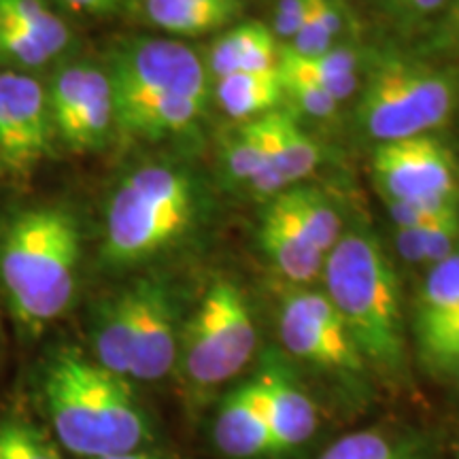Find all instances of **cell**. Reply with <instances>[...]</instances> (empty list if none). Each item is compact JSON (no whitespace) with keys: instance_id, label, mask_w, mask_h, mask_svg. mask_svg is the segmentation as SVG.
<instances>
[{"instance_id":"28","label":"cell","mask_w":459,"mask_h":459,"mask_svg":"<svg viewBox=\"0 0 459 459\" xmlns=\"http://www.w3.org/2000/svg\"><path fill=\"white\" fill-rule=\"evenodd\" d=\"M0 459H62L60 446L22 417L0 419Z\"/></svg>"},{"instance_id":"29","label":"cell","mask_w":459,"mask_h":459,"mask_svg":"<svg viewBox=\"0 0 459 459\" xmlns=\"http://www.w3.org/2000/svg\"><path fill=\"white\" fill-rule=\"evenodd\" d=\"M56 57L51 51L13 26L0 24V66L3 71L30 73L48 66Z\"/></svg>"},{"instance_id":"9","label":"cell","mask_w":459,"mask_h":459,"mask_svg":"<svg viewBox=\"0 0 459 459\" xmlns=\"http://www.w3.org/2000/svg\"><path fill=\"white\" fill-rule=\"evenodd\" d=\"M370 172L385 203L459 194L457 160L432 134L378 143L370 160Z\"/></svg>"},{"instance_id":"3","label":"cell","mask_w":459,"mask_h":459,"mask_svg":"<svg viewBox=\"0 0 459 459\" xmlns=\"http://www.w3.org/2000/svg\"><path fill=\"white\" fill-rule=\"evenodd\" d=\"M324 279L330 302L364 364L398 377L406 366L400 283L383 245L368 232L342 234L325 255Z\"/></svg>"},{"instance_id":"30","label":"cell","mask_w":459,"mask_h":459,"mask_svg":"<svg viewBox=\"0 0 459 459\" xmlns=\"http://www.w3.org/2000/svg\"><path fill=\"white\" fill-rule=\"evenodd\" d=\"M281 85H283V99L291 102V108L313 119H332L338 111V105L332 96L319 85L307 79L294 77V74L279 73ZM291 111V113H294Z\"/></svg>"},{"instance_id":"2","label":"cell","mask_w":459,"mask_h":459,"mask_svg":"<svg viewBox=\"0 0 459 459\" xmlns=\"http://www.w3.org/2000/svg\"><path fill=\"white\" fill-rule=\"evenodd\" d=\"M79 257L82 230L65 206L39 204L11 217L0 240V279L20 324L41 330L71 307Z\"/></svg>"},{"instance_id":"25","label":"cell","mask_w":459,"mask_h":459,"mask_svg":"<svg viewBox=\"0 0 459 459\" xmlns=\"http://www.w3.org/2000/svg\"><path fill=\"white\" fill-rule=\"evenodd\" d=\"M271 122L277 141L279 169L287 187L313 175L321 164V145L302 128L298 117L287 108L271 111Z\"/></svg>"},{"instance_id":"17","label":"cell","mask_w":459,"mask_h":459,"mask_svg":"<svg viewBox=\"0 0 459 459\" xmlns=\"http://www.w3.org/2000/svg\"><path fill=\"white\" fill-rule=\"evenodd\" d=\"M281 45L271 26L247 20L221 34L209 49L206 74L221 79L234 73L279 71Z\"/></svg>"},{"instance_id":"35","label":"cell","mask_w":459,"mask_h":459,"mask_svg":"<svg viewBox=\"0 0 459 459\" xmlns=\"http://www.w3.org/2000/svg\"><path fill=\"white\" fill-rule=\"evenodd\" d=\"M436 48L446 51H459V11H446L438 26Z\"/></svg>"},{"instance_id":"33","label":"cell","mask_w":459,"mask_h":459,"mask_svg":"<svg viewBox=\"0 0 459 459\" xmlns=\"http://www.w3.org/2000/svg\"><path fill=\"white\" fill-rule=\"evenodd\" d=\"M62 7L79 15L111 17L128 11L136 0H60Z\"/></svg>"},{"instance_id":"39","label":"cell","mask_w":459,"mask_h":459,"mask_svg":"<svg viewBox=\"0 0 459 459\" xmlns=\"http://www.w3.org/2000/svg\"><path fill=\"white\" fill-rule=\"evenodd\" d=\"M457 459H459V453H457Z\"/></svg>"},{"instance_id":"1","label":"cell","mask_w":459,"mask_h":459,"mask_svg":"<svg viewBox=\"0 0 459 459\" xmlns=\"http://www.w3.org/2000/svg\"><path fill=\"white\" fill-rule=\"evenodd\" d=\"M41 389L57 445L74 455H124L147 440V419L126 378L74 349H62L48 361Z\"/></svg>"},{"instance_id":"18","label":"cell","mask_w":459,"mask_h":459,"mask_svg":"<svg viewBox=\"0 0 459 459\" xmlns=\"http://www.w3.org/2000/svg\"><path fill=\"white\" fill-rule=\"evenodd\" d=\"M136 330V285L132 283L126 290L102 302L96 315L91 342L94 355L102 368L117 377L130 375L132 347H134Z\"/></svg>"},{"instance_id":"27","label":"cell","mask_w":459,"mask_h":459,"mask_svg":"<svg viewBox=\"0 0 459 459\" xmlns=\"http://www.w3.org/2000/svg\"><path fill=\"white\" fill-rule=\"evenodd\" d=\"M266 160V147H264L262 119L243 122L226 136L223 143V164L228 175L234 181L249 183L260 172Z\"/></svg>"},{"instance_id":"31","label":"cell","mask_w":459,"mask_h":459,"mask_svg":"<svg viewBox=\"0 0 459 459\" xmlns=\"http://www.w3.org/2000/svg\"><path fill=\"white\" fill-rule=\"evenodd\" d=\"M417 336L423 355L434 364L451 344L459 341V313L446 319L432 321V324L417 325Z\"/></svg>"},{"instance_id":"8","label":"cell","mask_w":459,"mask_h":459,"mask_svg":"<svg viewBox=\"0 0 459 459\" xmlns=\"http://www.w3.org/2000/svg\"><path fill=\"white\" fill-rule=\"evenodd\" d=\"M56 139L74 153L99 152L115 132L113 91L105 68L62 65L48 85Z\"/></svg>"},{"instance_id":"21","label":"cell","mask_w":459,"mask_h":459,"mask_svg":"<svg viewBox=\"0 0 459 459\" xmlns=\"http://www.w3.org/2000/svg\"><path fill=\"white\" fill-rule=\"evenodd\" d=\"M215 100L228 117L240 124L262 117L283 100L279 71L226 74L217 79Z\"/></svg>"},{"instance_id":"37","label":"cell","mask_w":459,"mask_h":459,"mask_svg":"<svg viewBox=\"0 0 459 459\" xmlns=\"http://www.w3.org/2000/svg\"><path fill=\"white\" fill-rule=\"evenodd\" d=\"M443 370H446V372H451L453 377H455V381H457V385H459V361H453V364H449V366H445Z\"/></svg>"},{"instance_id":"36","label":"cell","mask_w":459,"mask_h":459,"mask_svg":"<svg viewBox=\"0 0 459 459\" xmlns=\"http://www.w3.org/2000/svg\"><path fill=\"white\" fill-rule=\"evenodd\" d=\"M105 459H162V457L152 455V453H145V451H132V453H124V455H113Z\"/></svg>"},{"instance_id":"19","label":"cell","mask_w":459,"mask_h":459,"mask_svg":"<svg viewBox=\"0 0 459 459\" xmlns=\"http://www.w3.org/2000/svg\"><path fill=\"white\" fill-rule=\"evenodd\" d=\"M245 0H143V13L175 37H204L237 22Z\"/></svg>"},{"instance_id":"15","label":"cell","mask_w":459,"mask_h":459,"mask_svg":"<svg viewBox=\"0 0 459 459\" xmlns=\"http://www.w3.org/2000/svg\"><path fill=\"white\" fill-rule=\"evenodd\" d=\"M215 445L232 459L273 453V436L257 378L243 383L221 402L215 417Z\"/></svg>"},{"instance_id":"12","label":"cell","mask_w":459,"mask_h":459,"mask_svg":"<svg viewBox=\"0 0 459 459\" xmlns=\"http://www.w3.org/2000/svg\"><path fill=\"white\" fill-rule=\"evenodd\" d=\"M136 285V330L130 375L139 381L164 378L179 358V336L169 290L158 279H139Z\"/></svg>"},{"instance_id":"23","label":"cell","mask_w":459,"mask_h":459,"mask_svg":"<svg viewBox=\"0 0 459 459\" xmlns=\"http://www.w3.org/2000/svg\"><path fill=\"white\" fill-rule=\"evenodd\" d=\"M277 203L294 217L298 226L304 230L308 240L328 255L342 237L341 217L336 209L319 189L313 187H287L277 194Z\"/></svg>"},{"instance_id":"4","label":"cell","mask_w":459,"mask_h":459,"mask_svg":"<svg viewBox=\"0 0 459 459\" xmlns=\"http://www.w3.org/2000/svg\"><path fill=\"white\" fill-rule=\"evenodd\" d=\"M196 186L187 170L147 164L115 187L107 209V262L139 264L175 245L196 217Z\"/></svg>"},{"instance_id":"20","label":"cell","mask_w":459,"mask_h":459,"mask_svg":"<svg viewBox=\"0 0 459 459\" xmlns=\"http://www.w3.org/2000/svg\"><path fill=\"white\" fill-rule=\"evenodd\" d=\"M359 62L361 57L347 45H334L325 54L302 57L291 54L281 45L279 73L294 74L324 88L336 102H342L359 88Z\"/></svg>"},{"instance_id":"38","label":"cell","mask_w":459,"mask_h":459,"mask_svg":"<svg viewBox=\"0 0 459 459\" xmlns=\"http://www.w3.org/2000/svg\"><path fill=\"white\" fill-rule=\"evenodd\" d=\"M446 11H459V0H446Z\"/></svg>"},{"instance_id":"6","label":"cell","mask_w":459,"mask_h":459,"mask_svg":"<svg viewBox=\"0 0 459 459\" xmlns=\"http://www.w3.org/2000/svg\"><path fill=\"white\" fill-rule=\"evenodd\" d=\"M255 325L243 291L232 281L220 279L181 334L183 375L196 387H215L237 377L255 351Z\"/></svg>"},{"instance_id":"11","label":"cell","mask_w":459,"mask_h":459,"mask_svg":"<svg viewBox=\"0 0 459 459\" xmlns=\"http://www.w3.org/2000/svg\"><path fill=\"white\" fill-rule=\"evenodd\" d=\"M281 341L294 358L338 372H361L364 359L330 298L294 290L281 308Z\"/></svg>"},{"instance_id":"24","label":"cell","mask_w":459,"mask_h":459,"mask_svg":"<svg viewBox=\"0 0 459 459\" xmlns=\"http://www.w3.org/2000/svg\"><path fill=\"white\" fill-rule=\"evenodd\" d=\"M0 24L30 34L56 60L73 48L71 28L48 0H0Z\"/></svg>"},{"instance_id":"16","label":"cell","mask_w":459,"mask_h":459,"mask_svg":"<svg viewBox=\"0 0 459 459\" xmlns=\"http://www.w3.org/2000/svg\"><path fill=\"white\" fill-rule=\"evenodd\" d=\"M260 245L279 274L291 283H311L324 273L325 255L308 240L277 198H271L262 215Z\"/></svg>"},{"instance_id":"22","label":"cell","mask_w":459,"mask_h":459,"mask_svg":"<svg viewBox=\"0 0 459 459\" xmlns=\"http://www.w3.org/2000/svg\"><path fill=\"white\" fill-rule=\"evenodd\" d=\"M429 438L417 432L370 428L338 438L319 459H429Z\"/></svg>"},{"instance_id":"10","label":"cell","mask_w":459,"mask_h":459,"mask_svg":"<svg viewBox=\"0 0 459 459\" xmlns=\"http://www.w3.org/2000/svg\"><path fill=\"white\" fill-rule=\"evenodd\" d=\"M54 141L48 88L30 73L0 71V169L28 175L51 156Z\"/></svg>"},{"instance_id":"13","label":"cell","mask_w":459,"mask_h":459,"mask_svg":"<svg viewBox=\"0 0 459 459\" xmlns=\"http://www.w3.org/2000/svg\"><path fill=\"white\" fill-rule=\"evenodd\" d=\"M206 100L175 94L113 96L115 130L132 139L160 141L187 132L203 117Z\"/></svg>"},{"instance_id":"32","label":"cell","mask_w":459,"mask_h":459,"mask_svg":"<svg viewBox=\"0 0 459 459\" xmlns=\"http://www.w3.org/2000/svg\"><path fill=\"white\" fill-rule=\"evenodd\" d=\"M308 7H311V0H279L271 26L274 37L290 43L296 37V32L300 30Z\"/></svg>"},{"instance_id":"7","label":"cell","mask_w":459,"mask_h":459,"mask_svg":"<svg viewBox=\"0 0 459 459\" xmlns=\"http://www.w3.org/2000/svg\"><path fill=\"white\" fill-rule=\"evenodd\" d=\"M113 96L175 94L209 99V74L196 51L177 39L132 37L107 57Z\"/></svg>"},{"instance_id":"14","label":"cell","mask_w":459,"mask_h":459,"mask_svg":"<svg viewBox=\"0 0 459 459\" xmlns=\"http://www.w3.org/2000/svg\"><path fill=\"white\" fill-rule=\"evenodd\" d=\"M273 436V453L296 449L317 429V409L307 392L277 364L257 375Z\"/></svg>"},{"instance_id":"34","label":"cell","mask_w":459,"mask_h":459,"mask_svg":"<svg viewBox=\"0 0 459 459\" xmlns=\"http://www.w3.org/2000/svg\"><path fill=\"white\" fill-rule=\"evenodd\" d=\"M446 0H387V7L406 22H417L438 11Z\"/></svg>"},{"instance_id":"5","label":"cell","mask_w":459,"mask_h":459,"mask_svg":"<svg viewBox=\"0 0 459 459\" xmlns=\"http://www.w3.org/2000/svg\"><path fill=\"white\" fill-rule=\"evenodd\" d=\"M459 105V74L426 62L389 57L372 68L361 90L358 119L378 143L429 134Z\"/></svg>"},{"instance_id":"26","label":"cell","mask_w":459,"mask_h":459,"mask_svg":"<svg viewBox=\"0 0 459 459\" xmlns=\"http://www.w3.org/2000/svg\"><path fill=\"white\" fill-rule=\"evenodd\" d=\"M459 313V251L429 266L419 291L417 325L432 324Z\"/></svg>"}]
</instances>
